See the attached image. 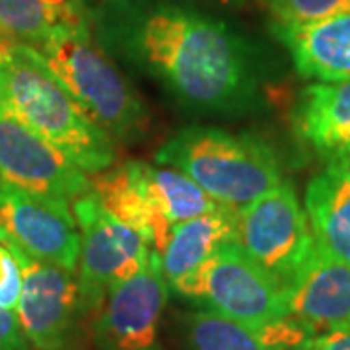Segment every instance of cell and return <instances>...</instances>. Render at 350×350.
I'll return each mask as SVG.
<instances>
[{"mask_svg":"<svg viewBox=\"0 0 350 350\" xmlns=\"http://www.w3.org/2000/svg\"><path fill=\"white\" fill-rule=\"evenodd\" d=\"M138 61L183 105L202 111H243L257 100L253 55L224 22L162 6L135 29Z\"/></svg>","mask_w":350,"mask_h":350,"instance_id":"1","label":"cell"},{"mask_svg":"<svg viewBox=\"0 0 350 350\" xmlns=\"http://www.w3.org/2000/svg\"><path fill=\"white\" fill-rule=\"evenodd\" d=\"M0 107L64 152L86 174L115 162V142L94 125L36 47L14 43L0 59Z\"/></svg>","mask_w":350,"mask_h":350,"instance_id":"2","label":"cell"},{"mask_svg":"<svg viewBox=\"0 0 350 350\" xmlns=\"http://www.w3.org/2000/svg\"><path fill=\"white\" fill-rule=\"evenodd\" d=\"M156 162L179 170L216 202L236 211L282 183L280 162L265 140L218 126L179 131Z\"/></svg>","mask_w":350,"mask_h":350,"instance_id":"3","label":"cell"},{"mask_svg":"<svg viewBox=\"0 0 350 350\" xmlns=\"http://www.w3.org/2000/svg\"><path fill=\"white\" fill-rule=\"evenodd\" d=\"M90 193L158 255L174 226L222 206L179 170L138 160L103 170L90 181Z\"/></svg>","mask_w":350,"mask_h":350,"instance_id":"4","label":"cell"},{"mask_svg":"<svg viewBox=\"0 0 350 350\" xmlns=\"http://www.w3.org/2000/svg\"><path fill=\"white\" fill-rule=\"evenodd\" d=\"M38 51L88 119L113 142L142 135L148 113L125 76L90 36L86 22L55 31Z\"/></svg>","mask_w":350,"mask_h":350,"instance_id":"5","label":"cell"},{"mask_svg":"<svg viewBox=\"0 0 350 350\" xmlns=\"http://www.w3.org/2000/svg\"><path fill=\"white\" fill-rule=\"evenodd\" d=\"M170 288L247 325H267L290 315L286 290L251 261L236 241L222 245L195 275Z\"/></svg>","mask_w":350,"mask_h":350,"instance_id":"6","label":"cell"},{"mask_svg":"<svg viewBox=\"0 0 350 350\" xmlns=\"http://www.w3.org/2000/svg\"><path fill=\"white\" fill-rule=\"evenodd\" d=\"M236 243L259 269L288 290L315 250L306 208L290 183L282 181L238 208Z\"/></svg>","mask_w":350,"mask_h":350,"instance_id":"7","label":"cell"},{"mask_svg":"<svg viewBox=\"0 0 350 350\" xmlns=\"http://www.w3.org/2000/svg\"><path fill=\"white\" fill-rule=\"evenodd\" d=\"M80 234V292L86 310H98L113 286L135 276L152 250L133 228L117 220L90 191L72 200Z\"/></svg>","mask_w":350,"mask_h":350,"instance_id":"8","label":"cell"},{"mask_svg":"<svg viewBox=\"0 0 350 350\" xmlns=\"http://www.w3.org/2000/svg\"><path fill=\"white\" fill-rule=\"evenodd\" d=\"M0 243L36 261L76 271L80 234L68 200L0 181Z\"/></svg>","mask_w":350,"mask_h":350,"instance_id":"9","label":"cell"},{"mask_svg":"<svg viewBox=\"0 0 350 350\" xmlns=\"http://www.w3.org/2000/svg\"><path fill=\"white\" fill-rule=\"evenodd\" d=\"M12 255L22 271L16 315L25 342L36 350H63L78 315L84 312L78 275L20 251Z\"/></svg>","mask_w":350,"mask_h":350,"instance_id":"10","label":"cell"},{"mask_svg":"<svg viewBox=\"0 0 350 350\" xmlns=\"http://www.w3.org/2000/svg\"><path fill=\"white\" fill-rule=\"evenodd\" d=\"M167 282L160 255L150 253L137 275L113 286L98 308L94 323L100 350H158V329L165 301Z\"/></svg>","mask_w":350,"mask_h":350,"instance_id":"11","label":"cell"},{"mask_svg":"<svg viewBox=\"0 0 350 350\" xmlns=\"http://www.w3.org/2000/svg\"><path fill=\"white\" fill-rule=\"evenodd\" d=\"M0 181L31 193L75 200L90 179L64 152L0 107Z\"/></svg>","mask_w":350,"mask_h":350,"instance_id":"12","label":"cell"},{"mask_svg":"<svg viewBox=\"0 0 350 350\" xmlns=\"http://www.w3.org/2000/svg\"><path fill=\"white\" fill-rule=\"evenodd\" d=\"M288 313L313 337L350 325V265L313 250L286 290Z\"/></svg>","mask_w":350,"mask_h":350,"instance_id":"13","label":"cell"},{"mask_svg":"<svg viewBox=\"0 0 350 350\" xmlns=\"http://www.w3.org/2000/svg\"><path fill=\"white\" fill-rule=\"evenodd\" d=\"M191 350H304L313 333L288 315L267 325H247L214 310L189 313L185 319Z\"/></svg>","mask_w":350,"mask_h":350,"instance_id":"14","label":"cell"},{"mask_svg":"<svg viewBox=\"0 0 350 350\" xmlns=\"http://www.w3.org/2000/svg\"><path fill=\"white\" fill-rule=\"evenodd\" d=\"M306 214L317 250L350 265V158L333 160L306 189Z\"/></svg>","mask_w":350,"mask_h":350,"instance_id":"15","label":"cell"},{"mask_svg":"<svg viewBox=\"0 0 350 350\" xmlns=\"http://www.w3.org/2000/svg\"><path fill=\"white\" fill-rule=\"evenodd\" d=\"M294 121L298 135L319 156L329 162L350 158V80L304 88Z\"/></svg>","mask_w":350,"mask_h":350,"instance_id":"16","label":"cell"},{"mask_svg":"<svg viewBox=\"0 0 350 350\" xmlns=\"http://www.w3.org/2000/svg\"><path fill=\"white\" fill-rule=\"evenodd\" d=\"M296 70L317 82L350 80V12L298 27H275Z\"/></svg>","mask_w":350,"mask_h":350,"instance_id":"17","label":"cell"},{"mask_svg":"<svg viewBox=\"0 0 350 350\" xmlns=\"http://www.w3.org/2000/svg\"><path fill=\"white\" fill-rule=\"evenodd\" d=\"M238 238V211L220 206L218 211L174 226L160 253V265L167 286L195 275L226 243Z\"/></svg>","mask_w":350,"mask_h":350,"instance_id":"18","label":"cell"},{"mask_svg":"<svg viewBox=\"0 0 350 350\" xmlns=\"http://www.w3.org/2000/svg\"><path fill=\"white\" fill-rule=\"evenodd\" d=\"M84 22L78 0H0V27L36 49L55 31Z\"/></svg>","mask_w":350,"mask_h":350,"instance_id":"19","label":"cell"},{"mask_svg":"<svg viewBox=\"0 0 350 350\" xmlns=\"http://www.w3.org/2000/svg\"><path fill=\"white\" fill-rule=\"evenodd\" d=\"M275 27H298L350 12V0H269Z\"/></svg>","mask_w":350,"mask_h":350,"instance_id":"20","label":"cell"},{"mask_svg":"<svg viewBox=\"0 0 350 350\" xmlns=\"http://www.w3.org/2000/svg\"><path fill=\"white\" fill-rule=\"evenodd\" d=\"M22 292V271L12 251L0 243V308L16 312Z\"/></svg>","mask_w":350,"mask_h":350,"instance_id":"21","label":"cell"},{"mask_svg":"<svg viewBox=\"0 0 350 350\" xmlns=\"http://www.w3.org/2000/svg\"><path fill=\"white\" fill-rule=\"evenodd\" d=\"M0 350H25V338L18 315L4 308H0Z\"/></svg>","mask_w":350,"mask_h":350,"instance_id":"22","label":"cell"},{"mask_svg":"<svg viewBox=\"0 0 350 350\" xmlns=\"http://www.w3.org/2000/svg\"><path fill=\"white\" fill-rule=\"evenodd\" d=\"M304 350H350V325L313 337Z\"/></svg>","mask_w":350,"mask_h":350,"instance_id":"23","label":"cell"}]
</instances>
